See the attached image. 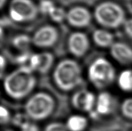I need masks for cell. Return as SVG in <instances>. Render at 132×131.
I'll return each mask as SVG.
<instances>
[{
  "instance_id": "1",
  "label": "cell",
  "mask_w": 132,
  "mask_h": 131,
  "mask_svg": "<svg viewBox=\"0 0 132 131\" xmlns=\"http://www.w3.org/2000/svg\"><path fill=\"white\" fill-rule=\"evenodd\" d=\"M36 84L34 72L28 65H22L5 76L3 87L9 98L21 100L30 97Z\"/></svg>"
},
{
  "instance_id": "2",
  "label": "cell",
  "mask_w": 132,
  "mask_h": 131,
  "mask_svg": "<svg viewBox=\"0 0 132 131\" xmlns=\"http://www.w3.org/2000/svg\"><path fill=\"white\" fill-rule=\"evenodd\" d=\"M53 80L60 90L68 92L77 88L82 83L81 66L72 58L60 61L53 71Z\"/></svg>"
},
{
  "instance_id": "3",
  "label": "cell",
  "mask_w": 132,
  "mask_h": 131,
  "mask_svg": "<svg viewBox=\"0 0 132 131\" xmlns=\"http://www.w3.org/2000/svg\"><path fill=\"white\" fill-rule=\"evenodd\" d=\"M93 16L100 26L108 30L123 26L126 20L123 8L117 2L111 1L98 4L94 9Z\"/></svg>"
},
{
  "instance_id": "4",
  "label": "cell",
  "mask_w": 132,
  "mask_h": 131,
  "mask_svg": "<svg viewBox=\"0 0 132 131\" xmlns=\"http://www.w3.org/2000/svg\"><path fill=\"white\" fill-rule=\"evenodd\" d=\"M55 108L54 98L44 91H39L30 96L24 107V113L33 121L46 120L53 113Z\"/></svg>"
},
{
  "instance_id": "5",
  "label": "cell",
  "mask_w": 132,
  "mask_h": 131,
  "mask_svg": "<svg viewBox=\"0 0 132 131\" xmlns=\"http://www.w3.org/2000/svg\"><path fill=\"white\" fill-rule=\"evenodd\" d=\"M88 78L92 85L98 90H104L114 82L117 78L114 65L104 57H98L89 65Z\"/></svg>"
},
{
  "instance_id": "6",
  "label": "cell",
  "mask_w": 132,
  "mask_h": 131,
  "mask_svg": "<svg viewBox=\"0 0 132 131\" xmlns=\"http://www.w3.org/2000/svg\"><path fill=\"white\" fill-rule=\"evenodd\" d=\"M38 7L32 0H11L9 17L14 22L23 23L34 20L39 13Z\"/></svg>"
},
{
  "instance_id": "7",
  "label": "cell",
  "mask_w": 132,
  "mask_h": 131,
  "mask_svg": "<svg viewBox=\"0 0 132 131\" xmlns=\"http://www.w3.org/2000/svg\"><path fill=\"white\" fill-rule=\"evenodd\" d=\"M59 31L52 25H44L38 29L31 37L32 44L40 49H48L53 46L59 39Z\"/></svg>"
},
{
  "instance_id": "8",
  "label": "cell",
  "mask_w": 132,
  "mask_h": 131,
  "mask_svg": "<svg viewBox=\"0 0 132 131\" xmlns=\"http://www.w3.org/2000/svg\"><path fill=\"white\" fill-rule=\"evenodd\" d=\"M96 98L92 91L86 88L79 89L73 93L71 102L73 107L77 110L92 113L95 110Z\"/></svg>"
},
{
  "instance_id": "9",
  "label": "cell",
  "mask_w": 132,
  "mask_h": 131,
  "mask_svg": "<svg viewBox=\"0 0 132 131\" xmlns=\"http://www.w3.org/2000/svg\"><path fill=\"white\" fill-rule=\"evenodd\" d=\"M68 50L75 57L80 58L88 53L90 48V41L87 35L81 31L70 34L67 40Z\"/></svg>"
},
{
  "instance_id": "10",
  "label": "cell",
  "mask_w": 132,
  "mask_h": 131,
  "mask_svg": "<svg viewBox=\"0 0 132 131\" xmlns=\"http://www.w3.org/2000/svg\"><path fill=\"white\" fill-rule=\"evenodd\" d=\"M93 15L84 6H76L67 11L66 21L73 27L82 29L89 26L92 20Z\"/></svg>"
},
{
  "instance_id": "11",
  "label": "cell",
  "mask_w": 132,
  "mask_h": 131,
  "mask_svg": "<svg viewBox=\"0 0 132 131\" xmlns=\"http://www.w3.org/2000/svg\"><path fill=\"white\" fill-rule=\"evenodd\" d=\"M54 62L55 57L52 53L43 51L31 54L27 65L34 72L46 74L52 68Z\"/></svg>"
},
{
  "instance_id": "12",
  "label": "cell",
  "mask_w": 132,
  "mask_h": 131,
  "mask_svg": "<svg viewBox=\"0 0 132 131\" xmlns=\"http://www.w3.org/2000/svg\"><path fill=\"white\" fill-rule=\"evenodd\" d=\"M110 55L113 59L122 65L132 64V48L123 42H115L110 48Z\"/></svg>"
},
{
  "instance_id": "13",
  "label": "cell",
  "mask_w": 132,
  "mask_h": 131,
  "mask_svg": "<svg viewBox=\"0 0 132 131\" xmlns=\"http://www.w3.org/2000/svg\"><path fill=\"white\" fill-rule=\"evenodd\" d=\"M114 105V99L110 92L103 91L96 98V106L93 111L96 115L107 116L111 113Z\"/></svg>"
},
{
  "instance_id": "14",
  "label": "cell",
  "mask_w": 132,
  "mask_h": 131,
  "mask_svg": "<svg viewBox=\"0 0 132 131\" xmlns=\"http://www.w3.org/2000/svg\"><path fill=\"white\" fill-rule=\"evenodd\" d=\"M114 36L105 29H96L92 33V40L96 46L101 48H110L114 43Z\"/></svg>"
},
{
  "instance_id": "15",
  "label": "cell",
  "mask_w": 132,
  "mask_h": 131,
  "mask_svg": "<svg viewBox=\"0 0 132 131\" xmlns=\"http://www.w3.org/2000/svg\"><path fill=\"white\" fill-rule=\"evenodd\" d=\"M88 125V119L81 114H74L70 116L65 123L68 131H84Z\"/></svg>"
},
{
  "instance_id": "16",
  "label": "cell",
  "mask_w": 132,
  "mask_h": 131,
  "mask_svg": "<svg viewBox=\"0 0 132 131\" xmlns=\"http://www.w3.org/2000/svg\"><path fill=\"white\" fill-rule=\"evenodd\" d=\"M117 84L122 91H132V70L126 69L122 71L117 77Z\"/></svg>"
},
{
  "instance_id": "17",
  "label": "cell",
  "mask_w": 132,
  "mask_h": 131,
  "mask_svg": "<svg viewBox=\"0 0 132 131\" xmlns=\"http://www.w3.org/2000/svg\"><path fill=\"white\" fill-rule=\"evenodd\" d=\"M31 44H32L31 37L26 34H18L14 36L12 41V44L13 48L21 52L28 51Z\"/></svg>"
},
{
  "instance_id": "18",
  "label": "cell",
  "mask_w": 132,
  "mask_h": 131,
  "mask_svg": "<svg viewBox=\"0 0 132 131\" xmlns=\"http://www.w3.org/2000/svg\"><path fill=\"white\" fill-rule=\"evenodd\" d=\"M49 16L53 22L60 23L66 20L67 12L62 7L56 6L49 14Z\"/></svg>"
},
{
  "instance_id": "19",
  "label": "cell",
  "mask_w": 132,
  "mask_h": 131,
  "mask_svg": "<svg viewBox=\"0 0 132 131\" xmlns=\"http://www.w3.org/2000/svg\"><path fill=\"white\" fill-rule=\"evenodd\" d=\"M55 6V4L51 0H41L38 5L39 12L48 16Z\"/></svg>"
},
{
  "instance_id": "20",
  "label": "cell",
  "mask_w": 132,
  "mask_h": 131,
  "mask_svg": "<svg viewBox=\"0 0 132 131\" xmlns=\"http://www.w3.org/2000/svg\"><path fill=\"white\" fill-rule=\"evenodd\" d=\"M121 111L125 117L132 120V98L123 100L121 106Z\"/></svg>"
},
{
  "instance_id": "21",
  "label": "cell",
  "mask_w": 132,
  "mask_h": 131,
  "mask_svg": "<svg viewBox=\"0 0 132 131\" xmlns=\"http://www.w3.org/2000/svg\"><path fill=\"white\" fill-rule=\"evenodd\" d=\"M30 119L28 117V116L26 113H18L16 114L13 117V124L16 126L21 128L25 124L30 122Z\"/></svg>"
},
{
  "instance_id": "22",
  "label": "cell",
  "mask_w": 132,
  "mask_h": 131,
  "mask_svg": "<svg viewBox=\"0 0 132 131\" xmlns=\"http://www.w3.org/2000/svg\"><path fill=\"white\" fill-rule=\"evenodd\" d=\"M43 131H68V130L65 124L59 122H53L47 125Z\"/></svg>"
},
{
  "instance_id": "23",
  "label": "cell",
  "mask_w": 132,
  "mask_h": 131,
  "mask_svg": "<svg viewBox=\"0 0 132 131\" xmlns=\"http://www.w3.org/2000/svg\"><path fill=\"white\" fill-rule=\"evenodd\" d=\"M11 119L10 113L9 110L4 106H1L0 108V120L2 124H6Z\"/></svg>"
},
{
  "instance_id": "24",
  "label": "cell",
  "mask_w": 132,
  "mask_h": 131,
  "mask_svg": "<svg viewBox=\"0 0 132 131\" xmlns=\"http://www.w3.org/2000/svg\"><path fill=\"white\" fill-rule=\"evenodd\" d=\"M123 30L126 35L132 39V18L127 19L123 25Z\"/></svg>"
},
{
  "instance_id": "25",
  "label": "cell",
  "mask_w": 132,
  "mask_h": 131,
  "mask_svg": "<svg viewBox=\"0 0 132 131\" xmlns=\"http://www.w3.org/2000/svg\"><path fill=\"white\" fill-rule=\"evenodd\" d=\"M20 131H40V129L36 124L30 121L20 128Z\"/></svg>"
},
{
  "instance_id": "26",
  "label": "cell",
  "mask_w": 132,
  "mask_h": 131,
  "mask_svg": "<svg viewBox=\"0 0 132 131\" xmlns=\"http://www.w3.org/2000/svg\"><path fill=\"white\" fill-rule=\"evenodd\" d=\"M6 66V61L5 58L4 57L3 55H1V74L3 73V70L5 68Z\"/></svg>"
},
{
  "instance_id": "27",
  "label": "cell",
  "mask_w": 132,
  "mask_h": 131,
  "mask_svg": "<svg viewBox=\"0 0 132 131\" xmlns=\"http://www.w3.org/2000/svg\"><path fill=\"white\" fill-rule=\"evenodd\" d=\"M6 1L7 0H0V7H1V9L3 8V7L5 5Z\"/></svg>"
},
{
  "instance_id": "28",
  "label": "cell",
  "mask_w": 132,
  "mask_h": 131,
  "mask_svg": "<svg viewBox=\"0 0 132 131\" xmlns=\"http://www.w3.org/2000/svg\"><path fill=\"white\" fill-rule=\"evenodd\" d=\"M4 131H12V130L10 129H6V130H4Z\"/></svg>"
},
{
  "instance_id": "29",
  "label": "cell",
  "mask_w": 132,
  "mask_h": 131,
  "mask_svg": "<svg viewBox=\"0 0 132 131\" xmlns=\"http://www.w3.org/2000/svg\"><path fill=\"white\" fill-rule=\"evenodd\" d=\"M128 1H131V0H128Z\"/></svg>"
}]
</instances>
